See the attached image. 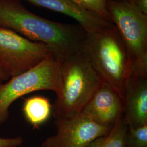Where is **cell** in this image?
Returning a JSON list of instances; mask_svg holds the SVG:
<instances>
[{
	"label": "cell",
	"mask_w": 147,
	"mask_h": 147,
	"mask_svg": "<svg viewBox=\"0 0 147 147\" xmlns=\"http://www.w3.org/2000/svg\"><path fill=\"white\" fill-rule=\"evenodd\" d=\"M0 27L47 46L61 64L83 50L87 31L79 24L43 18L27 9L19 0H0Z\"/></svg>",
	"instance_id": "cell-1"
},
{
	"label": "cell",
	"mask_w": 147,
	"mask_h": 147,
	"mask_svg": "<svg viewBox=\"0 0 147 147\" xmlns=\"http://www.w3.org/2000/svg\"><path fill=\"white\" fill-rule=\"evenodd\" d=\"M83 51L101 80L111 85L123 98L124 86L132 75V63L115 25L110 23L87 32Z\"/></svg>",
	"instance_id": "cell-2"
},
{
	"label": "cell",
	"mask_w": 147,
	"mask_h": 147,
	"mask_svg": "<svg viewBox=\"0 0 147 147\" xmlns=\"http://www.w3.org/2000/svg\"><path fill=\"white\" fill-rule=\"evenodd\" d=\"M61 92L52 106L55 118L81 113L102 81L82 50L60 64Z\"/></svg>",
	"instance_id": "cell-3"
},
{
	"label": "cell",
	"mask_w": 147,
	"mask_h": 147,
	"mask_svg": "<svg viewBox=\"0 0 147 147\" xmlns=\"http://www.w3.org/2000/svg\"><path fill=\"white\" fill-rule=\"evenodd\" d=\"M107 7L131 59L132 75L147 77V16L130 2L107 0Z\"/></svg>",
	"instance_id": "cell-4"
},
{
	"label": "cell",
	"mask_w": 147,
	"mask_h": 147,
	"mask_svg": "<svg viewBox=\"0 0 147 147\" xmlns=\"http://www.w3.org/2000/svg\"><path fill=\"white\" fill-rule=\"evenodd\" d=\"M38 90L61 92L60 64L52 55L26 71L11 77L3 83L0 79V126L9 117L11 104L22 96Z\"/></svg>",
	"instance_id": "cell-5"
},
{
	"label": "cell",
	"mask_w": 147,
	"mask_h": 147,
	"mask_svg": "<svg viewBox=\"0 0 147 147\" xmlns=\"http://www.w3.org/2000/svg\"><path fill=\"white\" fill-rule=\"evenodd\" d=\"M51 55L46 45L0 27V65L11 78L34 67Z\"/></svg>",
	"instance_id": "cell-6"
},
{
	"label": "cell",
	"mask_w": 147,
	"mask_h": 147,
	"mask_svg": "<svg viewBox=\"0 0 147 147\" xmlns=\"http://www.w3.org/2000/svg\"><path fill=\"white\" fill-rule=\"evenodd\" d=\"M56 133L42 142V147H87L98 137L107 134L112 127L102 126L81 113L56 118Z\"/></svg>",
	"instance_id": "cell-7"
},
{
	"label": "cell",
	"mask_w": 147,
	"mask_h": 147,
	"mask_svg": "<svg viewBox=\"0 0 147 147\" xmlns=\"http://www.w3.org/2000/svg\"><path fill=\"white\" fill-rule=\"evenodd\" d=\"M124 112V100L111 85L102 81L81 114L102 125L112 127Z\"/></svg>",
	"instance_id": "cell-8"
},
{
	"label": "cell",
	"mask_w": 147,
	"mask_h": 147,
	"mask_svg": "<svg viewBox=\"0 0 147 147\" xmlns=\"http://www.w3.org/2000/svg\"><path fill=\"white\" fill-rule=\"evenodd\" d=\"M123 119L128 126L147 124V77L132 75L123 89Z\"/></svg>",
	"instance_id": "cell-9"
},
{
	"label": "cell",
	"mask_w": 147,
	"mask_h": 147,
	"mask_svg": "<svg viewBox=\"0 0 147 147\" xmlns=\"http://www.w3.org/2000/svg\"><path fill=\"white\" fill-rule=\"evenodd\" d=\"M34 5L69 16L78 22L87 32L94 30L110 23L100 16L87 11L72 0H25Z\"/></svg>",
	"instance_id": "cell-10"
},
{
	"label": "cell",
	"mask_w": 147,
	"mask_h": 147,
	"mask_svg": "<svg viewBox=\"0 0 147 147\" xmlns=\"http://www.w3.org/2000/svg\"><path fill=\"white\" fill-rule=\"evenodd\" d=\"M22 112L27 121L34 129H38L50 118L52 105L47 98L36 95L25 100Z\"/></svg>",
	"instance_id": "cell-11"
},
{
	"label": "cell",
	"mask_w": 147,
	"mask_h": 147,
	"mask_svg": "<svg viewBox=\"0 0 147 147\" xmlns=\"http://www.w3.org/2000/svg\"><path fill=\"white\" fill-rule=\"evenodd\" d=\"M127 129L128 126L121 116L107 134L95 139L87 147H125Z\"/></svg>",
	"instance_id": "cell-12"
},
{
	"label": "cell",
	"mask_w": 147,
	"mask_h": 147,
	"mask_svg": "<svg viewBox=\"0 0 147 147\" xmlns=\"http://www.w3.org/2000/svg\"><path fill=\"white\" fill-rule=\"evenodd\" d=\"M125 147H147V124L137 127L128 126Z\"/></svg>",
	"instance_id": "cell-13"
},
{
	"label": "cell",
	"mask_w": 147,
	"mask_h": 147,
	"mask_svg": "<svg viewBox=\"0 0 147 147\" xmlns=\"http://www.w3.org/2000/svg\"><path fill=\"white\" fill-rule=\"evenodd\" d=\"M76 4L87 11L95 13L106 20L110 21L107 10V0H72Z\"/></svg>",
	"instance_id": "cell-14"
},
{
	"label": "cell",
	"mask_w": 147,
	"mask_h": 147,
	"mask_svg": "<svg viewBox=\"0 0 147 147\" xmlns=\"http://www.w3.org/2000/svg\"><path fill=\"white\" fill-rule=\"evenodd\" d=\"M23 143L24 139L21 136L9 138L0 137V147H19Z\"/></svg>",
	"instance_id": "cell-15"
},
{
	"label": "cell",
	"mask_w": 147,
	"mask_h": 147,
	"mask_svg": "<svg viewBox=\"0 0 147 147\" xmlns=\"http://www.w3.org/2000/svg\"><path fill=\"white\" fill-rule=\"evenodd\" d=\"M131 2L144 14L147 16V0H131Z\"/></svg>",
	"instance_id": "cell-16"
},
{
	"label": "cell",
	"mask_w": 147,
	"mask_h": 147,
	"mask_svg": "<svg viewBox=\"0 0 147 147\" xmlns=\"http://www.w3.org/2000/svg\"><path fill=\"white\" fill-rule=\"evenodd\" d=\"M10 78V75L0 65V79L3 81H5L8 80Z\"/></svg>",
	"instance_id": "cell-17"
},
{
	"label": "cell",
	"mask_w": 147,
	"mask_h": 147,
	"mask_svg": "<svg viewBox=\"0 0 147 147\" xmlns=\"http://www.w3.org/2000/svg\"><path fill=\"white\" fill-rule=\"evenodd\" d=\"M110 1H126V2H130L131 0H110Z\"/></svg>",
	"instance_id": "cell-18"
},
{
	"label": "cell",
	"mask_w": 147,
	"mask_h": 147,
	"mask_svg": "<svg viewBox=\"0 0 147 147\" xmlns=\"http://www.w3.org/2000/svg\"></svg>",
	"instance_id": "cell-19"
}]
</instances>
